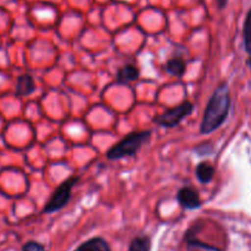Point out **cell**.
<instances>
[{"label": "cell", "mask_w": 251, "mask_h": 251, "mask_svg": "<svg viewBox=\"0 0 251 251\" xmlns=\"http://www.w3.org/2000/svg\"><path fill=\"white\" fill-rule=\"evenodd\" d=\"M230 103H232V98H230L229 87L227 83H222L216 88L206 105L200 126L201 134L208 135L216 131L227 120Z\"/></svg>", "instance_id": "1"}, {"label": "cell", "mask_w": 251, "mask_h": 251, "mask_svg": "<svg viewBox=\"0 0 251 251\" xmlns=\"http://www.w3.org/2000/svg\"><path fill=\"white\" fill-rule=\"evenodd\" d=\"M151 131H136L131 132L126 137L110 147L107 151V158L110 161H117V159L126 158V157H132L141 150L144 145L151 139Z\"/></svg>", "instance_id": "2"}, {"label": "cell", "mask_w": 251, "mask_h": 251, "mask_svg": "<svg viewBox=\"0 0 251 251\" xmlns=\"http://www.w3.org/2000/svg\"><path fill=\"white\" fill-rule=\"evenodd\" d=\"M78 178L77 176H70L66 180H64L60 185L56 188L53 195L48 200V202L44 206V213H54L56 211H60L61 208L65 207L69 203L71 199V193H73V188L77 184Z\"/></svg>", "instance_id": "3"}, {"label": "cell", "mask_w": 251, "mask_h": 251, "mask_svg": "<svg viewBox=\"0 0 251 251\" xmlns=\"http://www.w3.org/2000/svg\"><path fill=\"white\" fill-rule=\"evenodd\" d=\"M194 112V104L189 100H185L181 104L176 105V108L167 109L161 115L154 118V122L163 127H176L180 124L186 117Z\"/></svg>", "instance_id": "4"}, {"label": "cell", "mask_w": 251, "mask_h": 251, "mask_svg": "<svg viewBox=\"0 0 251 251\" xmlns=\"http://www.w3.org/2000/svg\"><path fill=\"white\" fill-rule=\"evenodd\" d=\"M176 200L185 210H196L201 207V199L198 191L190 186H184L176 194Z\"/></svg>", "instance_id": "5"}, {"label": "cell", "mask_w": 251, "mask_h": 251, "mask_svg": "<svg viewBox=\"0 0 251 251\" xmlns=\"http://www.w3.org/2000/svg\"><path fill=\"white\" fill-rule=\"evenodd\" d=\"M140 77V70L137 66L132 64L124 65L122 69H119L117 73V82L120 85H126V83L136 81Z\"/></svg>", "instance_id": "6"}, {"label": "cell", "mask_w": 251, "mask_h": 251, "mask_svg": "<svg viewBox=\"0 0 251 251\" xmlns=\"http://www.w3.org/2000/svg\"><path fill=\"white\" fill-rule=\"evenodd\" d=\"M185 242L189 251H222L221 249H218L217 247L206 244V243L199 240L191 230H189V232L186 233Z\"/></svg>", "instance_id": "7"}, {"label": "cell", "mask_w": 251, "mask_h": 251, "mask_svg": "<svg viewBox=\"0 0 251 251\" xmlns=\"http://www.w3.org/2000/svg\"><path fill=\"white\" fill-rule=\"evenodd\" d=\"M36 91V82L31 75H22L17 80L16 95L21 97H27Z\"/></svg>", "instance_id": "8"}, {"label": "cell", "mask_w": 251, "mask_h": 251, "mask_svg": "<svg viewBox=\"0 0 251 251\" xmlns=\"http://www.w3.org/2000/svg\"><path fill=\"white\" fill-rule=\"evenodd\" d=\"M195 174L201 184H208L212 181L213 176H215V168L210 162H201L196 167Z\"/></svg>", "instance_id": "9"}, {"label": "cell", "mask_w": 251, "mask_h": 251, "mask_svg": "<svg viewBox=\"0 0 251 251\" xmlns=\"http://www.w3.org/2000/svg\"><path fill=\"white\" fill-rule=\"evenodd\" d=\"M75 251H112V250H110V247L107 243V240H104L103 238L96 237V238H92V239L87 240V242L82 243V244H81Z\"/></svg>", "instance_id": "10"}, {"label": "cell", "mask_w": 251, "mask_h": 251, "mask_svg": "<svg viewBox=\"0 0 251 251\" xmlns=\"http://www.w3.org/2000/svg\"><path fill=\"white\" fill-rule=\"evenodd\" d=\"M164 69H166V71L169 75L181 77L186 70V63L183 58H180V56H174V58L169 59V60L167 61Z\"/></svg>", "instance_id": "11"}, {"label": "cell", "mask_w": 251, "mask_h": 251, "mask_svg": "<svg viewBox=\"0 0 251 251\" xmlns=\"http://www.w3.org/2000/svg\"><path fill=\"white\" fill-rule=\"evenodd\" d=\"M127 251H151V239L146 235H140L132 239Z\"/></svg>", "instance_id": "12"}, {"label": "cell", "mask_w": 251, "mask_h": 251, "mask_svg": "<svg viewBox=\"0 0 251 251\" xmlns=\"http://www.w3.org/2000/svg\"><path fill=\"white\" fill-rule=\"evenodd\" d=\"M244 46L247 51H251V9L244 22Z\"/></svg>", "instance_id": "13"}, {"label": "cell", "mask_w": 251, "mask_h": 251, "mask_svg": "<svg viewBox=\"0 0 251 251\" xmlns=\"http://www.w3.org/2000/svg\"><path fill=\"white\" fill-rule=\"evenodd\" d=\"M22 251H46L44 247L37 242H28L24 245Z\"/></svg>", "instance_id": "14"}, {"label": "cell", "mask_w": 251, "mask_h": 251, "mask_svg": "<svg viewBox=\"0 0 251 251\" xmlns=\"http://www.w3.org/2000/svg\"><path fill=\"white\" fill-rule=\"evenodd\" d=\"M211 145H208V144H202L201 145V146H199L198 147V150H202V151H198V153L200 154V156H203V154H205V156H208V154L211 153L210 151H206V149H208V147H210Z\"/></svg>", "instance_id": "15"}, {"label": "cell", "mask_w": 251, "mask_h": 251, "mask_svg": "<svg viewBox=\"0 0 251 251\" xmlns=\"http://www.w3.org/2000/svg\"><path fill=\"white\" fill-rule=\"evenodd\" d=\"M216 1H217V5L220 9H225V7L227 6L228 0H216Z\"/></svg>", "instance_id": "16"}, {"label": "cell", "mask_w": 251, "mask_h": 251, "mask_svg": "<svg viewBox=\"0 0 251 251\" xmlns=\"http://www.w3.org/2000/svg\"><path fill=\"white\" fill-rule=\"evenodd\" d=\"M248 63H249V66H250V69H251V51H250V58H249V61H248Z\"/></svg>", "instance_id": "17"}]
</instances>
